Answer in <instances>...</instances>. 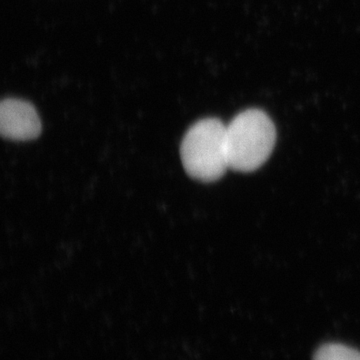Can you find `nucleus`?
<instances>
[{
  "instance_id": "obj_1",
  "label": "nucleus",
  "mask_w": 360,
  "mask_h": 360,
  "mask_svg": "<svg viewBox=\"0 0 360 360\" xmlns=\"http://www.w3.org/2000/svg\"><path fill=\"white\" fill-rule=\"evenodd\" d=\"M276 141V130L269 115L248 110L226 125V150L229 168L240 172L257 169L269 160Z\"/></svg>"
},
{
  "instance_id": "obj_2",
  "label": "nucleus",
  "mask_w": 360,
  "mask_h": 360,
  "mask_svg": "<svg viewBox=\"0 0 360 360\" xmlns=\"http://www.w3.org/2000/svg\"><path fill=\"white\" fill-rule=\"evenodd\" d=\"M180 156L189 176L203 182L219 180L229 168L226 127L217 118L196 122L184 135Z\"/></svg>"
},
{
  "instance_id": "obj_3",
  "label": "nucleus",
  "mask_w": 360,
  "mask_h": 360,
  "mask_svg": "<svg viewBox=\"0 0 360 360\" xmlns=\"http://www.w3.org/2000/svg\"><path fill=\"white\" fill-rule=\"evenodd\" d=\"M0 131L11 141H27L41 132L37 111L27 101L18 98L4 99L0 105Z\"/></svg>"
},
{
  "instance_id": "obj_4",
  "label": "nucleus",
  "mask_w": 360,
  "mask_h": 360,
  "mask_svg": "<svg viewBox=\"0 0 360 360\" xmlns=\"http://www.w3.org/2000/svg\"><path fill=\"white\" fill-rule=\"evenodd\" d=\"M314 360H360V352L347 345L330 343L319 348Z\"/></svg>"
}]
</instances>
